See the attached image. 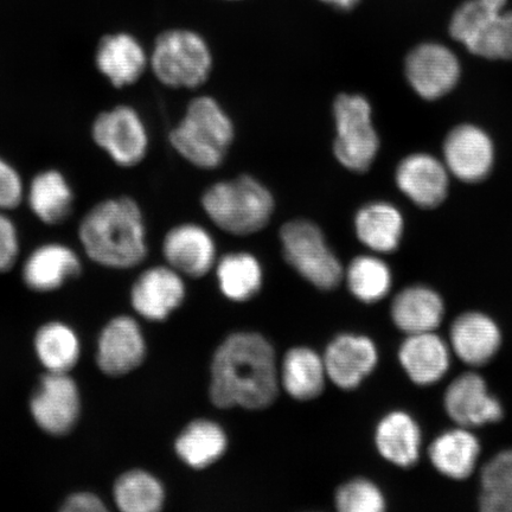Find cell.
<instances>
[{
	"mask_svg": "<svg viewBox=\"0 0 512 512\" xmlns=\"http://www.w3.org/2000/svg\"><path fill=\"white\" fill-rule=\"evenodd\" d=\"M93 143L120 168L143 162L149 151V132L136 108L118 105L102 111L91 126Z\"/></svg>",
	"mask_w": 512,
	"mask_h": 512,
	"instance_id": "obj_10",
	"label": "cell"
},
{
	"mask_svg": "<svg viewBox=\"0 0 512 512\" xmlns=\"http://www.w3.org/2000/svg\"><path fill=\"white\" fill-rule=\"evenodd\" d=\"M358 240L376 253H392L398 249L403 234L400 211L386 202L370 203L355 217Z\"/></svg>",
	"mask_w": 512,
	"mask_h": 512,
	"instance_id": "obj_29",
	"label": "cell"
},
{
	"mask_svg": "<svg viewBox=\"0 0 512 512\" xmlns=\"http://www.w3.org/2000/svg\"><path fill=\"white\" fill-rule=\"evenodd\" d=\"M217 280L224 297L233 302H247L262 286L260 262L249 253L224 255L217 265Z\"/></svg>",
	"mask_w": 512,
	"mask_h": 512,
	"instance_id": "obj_32",
	"label": "cell"
},
{
	"mask_svg": "<svg viewBox=\"0 0 512 512\" xmlns=\"http://www.w3.org/2000/svg\"><path fill=\"white\" fill-rule=\"evenodd\" d=\"M447 170L460 181L477 183L490 174L495 160L494 144L482 128L460 125L444 144Z\"/></svg>",
	"mask_w": 512,
	"mask_h": 512,
	"instance_id": "obj_15",
	"label": "cell"
},
{
	"mask_svg": "<svg viewBox=\"0 0 512 512\" xmlns=\"http://www.w3.org/2000/svg\"><path fill=\"white\" fill-rule=\"evenodd\" d=\"M320 2L334 6L338 10L349 11L354 9L361 0H320Z\"/></svg>",
	"mask_w": 512,
	"mask_h": 512,
	"instance_id": "obj_40",
	"label": "cell"
},
{
	"mask_svg": "<svg viewBox=\"0 0 512 512\" xmlns=\"http://www.w3.org/2000/svg\"><path fill=\"white\" fill-rule=\"evenodd\" d=\"M288 264L319 290H334L343 279L341 261L331 251L322 230L307 220H293L280 230Z\"/></svg>",
	"mask_w": 512,
	"mask_h": 512,
	"instance_id": "obj_7",
	"label": "cell"
},
{
	"mask_svg": "<svg viewBox=\"0 0 512 512\" xmlns=\"http://www.w3.org/2000/svg\"><path fill=\"white\" fill-rule=\"evenodd\" d=\"M445 409L459 427L494 424L503 418V407L489 393L482 376L466 373L457 377L445 394Z\"/></svg>",
	"mask_w": 512,
	"mask_h": 512,
	"instance_id": "obj_16",
	"label": "cell"
},
{
	"mask_svg": "<svg viewBox=\"0 0 512 512\" xmlns=\"http://www.w3.org/2000/svg\"><path fill=\"white\" fill-rule=\"evenodd\" d=\"M61 511L63 512H104L107 505L98 494L92 491H76L64 499Z\"/></svg>",
	"mask_w": 512,
	"mask_h": 512,
	"instance_id": "obj_38",
	"label": "cell"
},
{
	"mask_svg": "<svg viewBox=\"0 0 512 512\" xmlns=\"http://www.w3.org/2000/svg\"><path fill=\"white\" fill-rule=\"evenodd\" d=\"M21 255V236L17 224L8 214L0 210V274L14 270Z\"/></svg>",
	"mask_w": 512,
	"mask_h": 512,
	"instance_id": "obj_37",
	"label": "cell"
},
{
	"mask_svg": "<svg viewBox=\"0 0 512 512\" xmlns=\"http://www.w3.org/2000/svg\"><path fill=\"white\" fill-rule=\"evenodd\" d=\"M345 278L350 292L366 304L380 302L392 287V273L388 265L376 256H357L351 261Z\"/></svg>",
	"mask_w": 512,
	"mask_h": 512,
	"instance_id": "obj_33",
	"label": "cell"
},
{
	"mask_svg": "<svg viewBox=\"0 0 512 512\" xmlns=\"http://www.w3.org/2000/svg\"><path fill=\"white\" fill-rule=\"evenodd\" d=\"M480 483L484 492L512 491V448L496 454L485 464Z\"/></svg>",
	"mask_w": 512,
	"mask_h": 512,
	"instance_id": "obj_36",
	"label": "cell"
},
{
	"mask_svg": "<svg viewBox=\"0 0 512 512\" xmlns=\"http://www.w3.org/2000/svg\"><path fill=\"white\" fill-rule=\"evenodd\" d=\"M29 413L38 430L50 437H67L78 426L82 395L70 373H44L30 395Z\"/></svg>",
	"mask_w": 512,
	"mask_h": 512,
	"instance_id": "obj_9",
	"label": "cell"
},
{
	"mask_svg": "<svg viewBox=\"0 0 512 512\" xmlns=\"http://www.w3.org/2000/svg\"><path fill=\"white\" fill-rule=\"evenodd\" d=\"M335 156L345 169L366 172L380 149L369 101L360 94H339L334 104Z\"/></svg>",
	"mask_w": 512,
	"mask_h": 512,
	"instance_id": "obj_8",
	"label": "cell"
},
{
	"mask_svg": "<svg viewBox=\"0 0 512 512\" xmlns=\"http://www.w3.org/2000/svg\"><path fill=\"white\" fill-rule=\"evenodd\" d=\"M184 281L174 268L155 266L139 275L130 292L132 309L150 322H163L182 305Z\"/></svg>",
	"mask_w": 512,
	"mask_h": 512,
	"instance_id": "obj_14",
	"label": "cell"
},
{
	"mask_svg": "<svg viewBox=\"0 0 512 512\" xmlns=\"http://www.w3.org/2000/svg\"><path fill=\"white\" fill-rule=\"evenodd\" d=\"M406 75L421 98L437 100L457 86L460 63L447 47L438 43H425L407 56Z\"/></svg>",
	"mask_w": 512,
	"mask_h": 512,
	"instance_id": "obj_13",
	"label": "cell"
},
{
	"mask_svg": "<svg viewBox=\"0 0 512 512\" xmlns=\"http://www.w3.org/2000/svg\"><path fill=\"white\" fill-rule=\"evenodd\" d=\"M82 260L74 248L62 242H46L32 249L22 264V281L31 292L61 290L81 275Z\"/></svg>",
	"mask_w": 512,
	"mask_h": 512,
	"instance_id": "obj_12",
	"label": "cell"
},
{
	"mask_svg": "<svg viewBox=\"0 0 512 512\" xmlns=\"http://www.w3.org/2000/svg\"><path fill=\"white\" fill-rule=\"evenodd\" d=\"M234 125L219 102L201 96L190 102L184 118L170 133L174 149L201 169H215L234 139Z\"/></svg>",
	"mask_w": 512,
	"mask_h": 512,
	"instance_id": "obj_3",
	"label": "cell"
},
{
	"mask_svg": "<svg viewBox=\"0 0 512 512\" xmlns=\"http://www.w3.org/2000/svg\"><path fill=\"white\" fill-rule=\"evenodd\" d=\"M228 446L227 435L216 422L192 421L178 435L175 450L179 459L192 469L202 470L219 460Z\"/></svg>",
	"mask_w": 512,
	"mask_h": 512,
	"instance_id": "obj_30",
	"label": "cell"
},
{
	"mask_svg": "<svg viewBox=\"0 0 512 512\" xmlns=\"http://www.w3.org/2000/svg\"><path fill=\"white\" fill-rule=\"evenodd\" d=\"M328 380L322 356L306 347L287 351L279 370V381L291 398L309 401L323 393Z\"/></svg>",
	"mask_w": 512,
	"mask_h": 512,
	"instance_id": "obj_27",
	"label": "cell"
},
{
	"mask_svg": "<svg viewBox=\"0 0 512 512\" xmlns=\"http://www.w3.org/2000/svg\"><path fill=\"white\" fill-rule=\"evenodd\" d=\"M24 201L38 221L47 226H59L72 215L75 194L63 172L46 169L31 178Z\"/></svg>",
	"mask_w": 512,
	"mask_h": 512,
	"instance_id": "obj_22",
	"label": "cell"
},
{
	"mask_svg": "<svg viewBox=\"0 0 512 512\" xmlns=\"http://www.w3.org/2000/svg\"><path fill=\"white\" fill-rule=\"evenodd\" d=\"M210 400L216 407L264 409L279 392V369L266 338L238 332L224 339L211 362Z\"/></svg>",
	"mask_w": 512,
	"mask_h": 512,
	"instance_id": "obj_1",
	"label": "cell"
},
{
	"mask_svg": "<svg viewBox=\"0 0 512 512\" xmlns=\"http://www.w3.org/2000/svg\"><path fill=\"white\" fill-rule=\"evenodd\" d=\"M390 313L396 328L405 334H425L434 332L443 323L445 305L438 292L415 285L396 294Z\"/></svg>",
	"mask_w": 512,
	"mask_h": 512,
	"instance_id": "obj_24",
	"label": "cell"
},
{
	"mask_svg": "<svg viewBox=\"0 0 512 512\" xmlns=\"http://www.w3.org/2000/svg\"><path fill=\"white\" fill-rule=\"evenodd\" d=\"M479 507L486 512H512V491H482V495L479 497Z\"/></svg>",
	"mask_w": 512,
	"mask_h": 512,
	"instance_id": "obj_39",
	"label": "cell"
},
{
	"mask_svg": "<svg viewBox=\"0 0 512 512\" xmlns=\"http://www.w3.org/2000/svg\"><path fill=\"white\" fill-rule=\"evenodd\" d=\"M150 64L163 85L191 89L208 80L213 56L207 42L196 32L169 30L157 38Z\"/></svg>",
	"mask_w": 512,
	"mask_h": 512,
	"instance_id": "obj_6",
	"label": "cell"
},
{
	"mask_svg": "<svg viewBox=\"0 0 512 512\" xmlns=\"http://www.w3.org/2000/svg\"><path fill=\"white\" fill-rule=\"evenodd\" d=\"M508 0H467L454 12L450 34L471 54L512 60V10Z\"/></svg>",
	"mask_w": 512,
	"mask_h": 512,
	"instance_id": "obj_5",
	"label": "cell"
},
{
	"mask_svg": "<svg viewBox=\"0 0 512 512\" xmlns=\"http://www.w3.org/2000/svg\"><path fill=\"white\" fill-rule=\"evenodd\" d=\"M336 507L341 512H381L386 509V501L373 482L357 478L338 489Z\"/></svg>",
	"mask_w": 512,
	"mask_h": 512,
	"instance_id": "obj_34",
	"label": "cell"
},
{
	"mask_svg": "<svg viewBox=\"0 0 512 512\" xmlns=\"http://www.w3.org/2000/svg\"><path fill=\"white\" fill-rule=\"evenodd\" d=\"M166 262L179 274L200 278L213 268L216 246L208 230L185 223L169 230L163 241Z\"/></svg>",
	"mask_w": 512,
	"mask_h": 512,
	"instance_id": "obj_19",
	"label": "cell"
},
{
	"mask_svg": "<svg viewBox=\"0 0 512 512\" xmlns=\"http://www.w3.org/2000/svg\"><path fill=\"white\" fill-rule=\"evenodd\" d=\"M430 459L441 475L462 480L475 470L480 444L475 434L465 427L440 434L430 446Z\"/></svg>",
	"mask_w": 512,
	"mask_h": 512,
	"instance_id": "obj_28",
	"label": "cell"
},
{
	"mask_svg": "<svg viewBox=\"0 0 512 512\" xmlns=\"http://www.w3.org/2000/svg\"><path fill=\"white\" fill-rule=\"evenodd\" d=\"M112 498L115 507L123 512H157L163 508L165 490L152 473L133 469L115 479Z\"/></svg>",
	"mask_w": 512,
	"mask_h": 512,
	"instance_id": "obj_31",
	"label": "cell"
},
{
	"mask_svg": "<svg viewBox=\"0 0 512 512\" xmlns=\"http://www.w3.org/2000/svg\"><path fill=\"white\" fill-rule=\"evenodd\" d=\"M36 360L46 373H72L82 355L79 332L62 320H49L32 338Z\"/></svg>",
	"mask_w": 512,
	"mask_h": 512,
	"instance_id": "obj_25",
	"label": "cell"
},
{
	"mask_svg": "<svg viewBox=\"0 0 512 512\" xmlns=\"http://www.w3.org/2000/svg\"><path fill=\"white\" fill-rule=\"evenodd\" d=\"M448 172L443 163L426 153L403 159L396 170V184L416 206L432 209L445 201Z\"/></svg>",
	"mask_w": 512,
	"mask_h": 512,
	"instance_id": "obj_20",
	"label": "cell"
},
{
	"mask_svg": "<svg viewBox=\"0 0 512 512\" xmlns=\"http://www.w3.org/2000/svg\"><path fill=\"white\" fill-rule=\"evenodd\" d=\"M375 444L384 459L408 469L418 463L420 458V427L405 412L389 413L376 427Z\"/></svg>",
	"mask_w": 512,
	"mask_h": 512,
	"instance_id": "obj_26",
	"label": "cell"
},
{
	"mask_svg": "<svg viewBox=\"0 0 512 512\" xmlns=\"http://www.w3.org/2000/svg\"><path fill=\"white\" fill-rule=\"evenodd\" d=\"M323 360L328 379L338 388L352 390L373 373L379 354L370 338L344 334L331 341Z\"/></svg>",
	"mask_w": 512,
	"mask_h": 512,
	"instance_id": "obj_17",
	"label": "cell"
},
{
	"mask_svg": "<svg viewBox=\"0 0 512 512\" xmlns=\"http://www.w3.org/2000/svg\"><path fill=\"white\" fill-rule=\"evenodd\" d=\"M27 185L24 179L8 159L0 156V210L17 209L25 200Z\"/></svg>",
	"mask_w": 512,
	"mask_h": 512,
	"instance_id": "obj_35",
	"label": "cell"
},
{
	"mask_svg": "<svg viewBox=\"0 0 512 512\" xmlns=\"http://www.w3.org/2000/svg\"><path fill=\"white\" fill-rule=\"evenodd\" d=\"M450 342L460 361L482 367L501 348L502 334L494 319L482 312H466L452 323Z\"/></svg>",
	"mask_w": 512,
	"mask_h": 512,
	"instance_id": "obj_21",
	"label": "cell"
},
{
	"mask_svg": "<svg viewBox=\"0 0 512 512\" xmlns=\"http://www.w3.org/2000/svg\"><path fill=\"white\" fill-rule=\"evenodd\" d=\"M83 253L108 270H131L147 256L146 224L134 198H106L83 215L78 229Z\"/></svg>",
	"mask_w": 512,
	"mask_h": 512,
	"instance_id": "obj_2",
	"label": "cell"
},
{
	"mask_svg": "<svg viewBox=\"0 0 512 512\" xmlns=\"http://www.w3.org/2000/svg\"><path fill=\"white\" fill-rule=\"evenodd\" d=\"M146 352V339L138 320L119 315L108 320L96 338L95 364L102 374L121 377L142 366Z\"/></svg>",
	"mask_w": 512,
	"mask_h": 512,
	"instance_id": "obj_11",
	"label": "cell"
},
{
	"mask_svg": "<svg viewBox=\"0 0 512 512\" xmlns=\"http://www.w3.org/2000/svg\"><path fill=\"white\" fill-rule=\"evenodd\" d=\"M95 68L118 89L133 86L145 73L150 60L136 37L117 32L101 38L94 55Z\"/></svg>",
	"mask_w": 512,
	"mask_h": 512,
	"instance_id": "obj_18",
	"label": "cell"
},
{
	"mask_svg": "<svg viewBox=\"0 0 512 512\" xmlns=\"http://www.w3.org/2000/svg\"><path fill=\"white\" fill-rule=\"evenodd\" d=\"M399 360L415 384L431 386L443 379L450 369V348L435 332L408 335L401 344Z\"/></svg>",
	"mask_w": 512,
	"mask_h": 512,
	"instance_id": "obj_23",
	"label": "cell"
},
{
	"mask_svg": "<svg viewBox=\"0 0 512 512\" xmlns=\"http://www.w3.org/2000/svg\"><path fill=\"white\" fill-rule=\"evenodd\" d=\"M202 206L224 232L245 236L267 226L273 215L274 198L258 179L243 175L210 187L203 195Z\"/></svg>",
	"mask_w": 512,
	"mask_h": 512,
	"instance_id": "obj_4",
	"label": "cell"
}]
</instances>
